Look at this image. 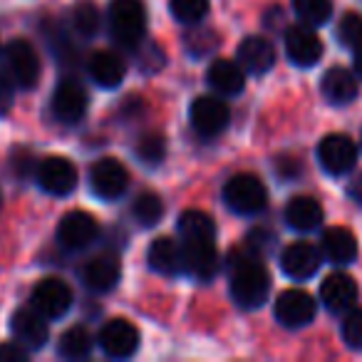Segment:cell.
<instances>
[{
  "instance_id": "cell-37",
  "label": "cell",
  "mask_w": 362,
  "mask_h": 362,
  "mask_svg": "<svg viewBox=\"0 0 362 362\" xmlns=\"http://www.w3.org/2000/svg\"><path fill=\"white\" fill-rule=\"evenodd\" d=\"M13 100H16V85H13V80L6 72H0V117L8 115V110L13 107Z\"/></svg>"
},
{
  "instance_id": "cell-31",
  "label": "cell",
  "mask_w": 362,
  "mask_h": 362,
  "mask_svg": "<svg viewBox=\"0 0 362 362\" xmlns=\"http://www.w3.org/2000/svg\"><path fill=\"white\" fill-rule=\"evenodd\" d=\"M293 11L305 25H325L332 16V0H293Z\"/></svg>"
},
{
  "instance_id": "cell-16",
  "label": "cell",
  "mask_w": 362,
  "mask_h": 362,
  "mask_svg": "<svg viewBox=\"0 0 362 362\" xmlns=\"http://www.w3.org/2000/svg\"><path fill=\"white\" fill-rule=\"evenodd\" d=\"M320 258H322L320 248H315L308 241H296L283 248L281 268L293 281H308V278L315 276L317 268H320Z\"/></svg>"
},
{
  "instance_id": "cell-21",
  "label": "cell",
  "mask_w": 362,
  "mask_h": 362,
  "mask_svg": "<svg viewBox=\"0 0 362 362\" xmlns=\"http://www.w3.org/2000/svg\"><path fill=\"white\" fill-rule=\"evenodd\" d=\"M320 253L335 266H347L357 258V238L350 228L345 226H330L322 231L320 238Z\"/></svg>"
},
{
  "instance_id": "cell-19",
  "label": "cell",
  "mask_w": 362,
  "mask_h": 362,
  "mask_svg": "<svg viewBox=\"0 0 362 362\" xmlns=\"http://www.w3.org/2000/svg\"><path fill=\"white\" fill-rule=\"evenodd\" d=\"M320 300L330 313H347L357 303V283L347 273H330L320 286Z\"/></svg>"
},
{
  "instance_id": "cell-2",
  "label": "cell",
  "mask_w": 362,
  "mask_h": 362,
  "mask_svg": "<svg viewBox=\"0 0 362 362\" xmlns=\"http://www.w3.org/2000/svg\"><path fill=\"white\" fill-rule=\"evenodd\" d=\"M268 291H271V278L256 258L233 263L231 298L236 300L238 308H246V310L261 308L268 298Z\"/></svg>"
},
{
  "instance_id": "cell-15",
  "label": "cell",
  "mask_w": 362,
  "mask_h": 362,
  "mask_svg": "<svg viewBox=\"0 0 362 362\" xmlns=\"http://www.w3.org/2000/svg\"><path fill=\"white\" fill-rule=\"evenodd\" d=\"M11 332L25 350H40L50 340V325L47 317L40 315L35 308H21L11 317Z\"/></svg>"
},
{
  "instance_id": "cell-3",
  "label": "cell",
  "mask_w": 362,
  "mask_h": 362,
  "mask_svg": "<svg viewBox=\"0 0 362 362\" xmlns=\"http://www.w3.org/2000/svg\"><path fill=\"white\" fill-rule=\"evenodd\" d=\"M223 202L231 211L241 214V216H256L266 209L268 204V192L266 184L258 179L256 174H233L223 187Z\"/></svg>"
},
{
  "instance_id": "cell-5",
  "label": "cell",
  "mask_w": 362,
  "mask_h": 362,
  "mask_svg": "<svg viewBox=\"0 0 362 362\" xmlns=\"http://www.w3.org/2000/svg\"><path fill=\"white\" fill-rule=\"evenodd\" d=\"M127 187H129V171L124 169L119 159H105L95 161L90 169V189L97 199L102 202H117L124 197Z\"/></svg>"
},
{
  "instance_id": "cell-13",
  "label": "cell",
  "mask_w": 362,
  "mask_h": 362,
  "mask_svg": "<svg viewBox=\"0 0 362 362\" xmlns=\"http://www.w3.org/2000/svg\"><path fill=\"white\" fill-rule=\"evenodd\" d=\"M189 117H192V127L202 136H216L228 127L231 112H228V105L223 100L204 95L194 100L192 110H189Z\"/></svg>"
},
{
  "instance_id": "cell-32",
  "label": "cell",
  "mask_w": 362,
  "mask_h": 362,
  "mask_svg": "<svg viewBox=\"0 0 362 362\" xmlns=\"http://www.w3.org/2000/svg\"><path fill=\"white\" fill-rule=\"evenodd\" d=\"M166 156V139L156 132H146L144 136H139L136 141V159L146 166L161 164Z\"/></svg>"
},
{
  "instance_id": "cell-7",
  "label": "cell",
  "mask_w": 362,
  "mask_h": 362,
  "mask_svg": "<svg viewBox=\"0 0 362 362\" xmlns=\"http://www.w3.org/2000/svg\"><path fill=\"white\" fill-rule=\"evenodd\" d=\"M37 187L50 197H67L77 187V166L65 156H47L35 166Z\"/></svg>"
},
{
  "instance_id": "cell-29",
  "label": "cell",
  "mask_w": 362,
  "mask_h": 362,
  "mask_svg": "<svg viewBox=\"0 0 362 362\" xmlns=\"http://www.w3.org/2000/svg\"><path fill=\"white\" fill-rule=\"evenodd\" d=\"M179 233L181 238H216V226H214L211 216L192 209L179 216Z\"/></svg>"
},
{
  "instance_id": "cell-25",
  "label": "cell",
  "mask_w": 362,
  "mask_h": 362,
  "mask_svg": "<svg viewBox=\"0 0 362 362\" xmlns=\"http://www.w3.org/2000/svg\"><path fill=\"white\" fill-rule=\"evenodd\" d=\"M206 80L218 95L236 97V95H241L243 87H246V70H243L238 62L216 60V62H211V67H209Z\"/></svg>"
},
{
  "instance_id": "cell-22",
  "label": "cell",
  "mask_w": 362,
  "mask_h": 362,
  "mask_svg": "<svg viewBox=\"0 0 362 362\" xmlns=\"http://www.w3.org/2000/svg\"><path fill=\"white\" fill-rule=\"evenodd\" d=\"M146 263L159 276H179L184 273V251L174 238H154L146 251Z\"/></svg>"
},
{
  "instance_id": "cell-8",
  "label": "cell",
  "mask_w": 362,
  "mask_h": 362,
  "mask_svg": "<svg viewBox=\"0 0 362 362\" xmlns=\"http://www.w3.org/2000/svg\"><path fill=\"white\" fill-rule=\"evenodd\" d=\"M100 236V223L87 211H70L57 223V243L67 251H85Z\"/></svg>"
},
{
  "instance_id": "cell-42",
  "label": "cell",
  "mask_w": 362,
  "mask_h": 362,
  "mask_svg": "<svg viewBox=\"0 0 362 362\" xmlns=\"http://www.w3.org/2000/svg\"><path fill=\"white\" fill-rule=\"evenodd\" d=\"M0 204H3V194H0Z\"/></svg>"
},
{
  "instance_id": "cell-30",
  "label": "cell",
  "mask_w": 362,
  "mask_h": 362,
  "mask_svg": "<svg viewBox=\"0 0 362 362\" xmlns=\"http://www.w3.org/2000/svg\"><path fill=\"white\" fill-rule=\"evenodd\" d=\"M72 28H75V33L82 37H95L97 33H100L102 16L95 3L82 0V3H77V6L72 8Z\"/></svg>"
},
{
  "instance_id": "cell-10",
  "label": "cell",
  "mask_w": 362,
  "mask_h": 362,
  "mask_svg": "<svg viewBox=\"0 0 362 362\" xmlns=\"http://www.w3.org/2000/svg\"><path fill=\"white\" fill-rule=\"evenodd\" d=\"M317 159L320 166L332 176H342L355 169L357 146L347 134H327L317 144Z\"/></svg>"
},
{
  "instance_id": "cell-24",
  "label": "cell",
  "mask_w": 362,
  "mask_h": 362,
  "mask_svg": "<svg viewBox=\"0 0 362 362\" xmlns=\"http://www.w3.org/2000/svg\"><path fill=\"white\" fill-rule=\"evenodd\" d=\"M320 90H322V97H325L330 105L342 107L355 100L360 87H357V80L350 70H345V67H330V70L322 75Z\"/></svg>"
},
{
  "instance_id": "cell-4",
  "label": "cell",
  "mask_w": 362,
  "mask_h": 362,
  "mask_svg": "<svg viewBox=\"0 0 362 362\" xmlns=\"http://www.w3.org/2000/svg\"><path fill=\"white\" fill-rule=\"evenodd\" d=\"M3 60H6V75L13 80V85L21 87V90H33V87L40 82V55H37L35 45L23 37L8 42L6 52H3Z\"/></svg>"
},
{
  "instance_id": "cell-28",
  "label": "cell",
  "mask_w": 362,
  "mask_h": 362,
  "mask_svg": "<svg viewBox=\"0 0 362 362\" xmlns=\"http://www.w3.org/2000/svg\"><path fill=\"white\" fill-rule=\"evenodd\" d=\"M132 216L136 218V223L144 228H151L161 221L164 216V202L159 194L154 192H141L139 197L132 202Z\"/></svg>"
},
{
  "instance_id": "cell-40",
  "label": "cell",
  "mask_w": 362,
  "mask_h": 362,
  "mask_svg": "<svg viewBox=\"0 0 362 362\" xmlns=\"http://www.w3.org/2000/svg\"><path fill=\"white\" fill-rule=\"evenodd\" d=\"M347 197L362 206V174H357L355 179H350V184H347Z\"/></svg>"
},
{
  "instance_id": "cell-41",
  "label": "cell",
  "mask_w": 362,
  "mask_h": 362,
  "mask_svg": "<svg viewBox=\"0 0 362 362\" xmlns=\"http://www.w3.org/2000/svg\"><path fill=\"white\" fill-rule=\"evenodd\" d=\"M355 70H357V75L362 77V45L355 47Z\"/></svg>"
},
{
  "instance_id": "cell-1",
  "label": "cell",
  "mask_w": 362,
  "mask_h": 362,
  "mask_svg": "<svg viewBox=\"0 0 362 362\" xmlns=\"http://www.w3.org/2000/svg\"><path fill=\"white\" fill-rule=\"evenodd\" d=\"M107 25L117 45L124 50H136L146 35V11L141 0H112Z\"/></svg>"
},
{
  "instance_id": "cell-26",
  "label": "cell",
  "mask_w": 362,
  "mask_h": 362,
  "mask_svg": "<svg viewBox=\"0 0 362 362\" xmlns=\"http://www.w3.org/2000/svg\"><path fill=\"white\" fill-rule=\"evenodd\" d=\"M286 223L293 231H315L322 223V206L313 197H293L286 206Z\"/></svg>"
},
{
  "instance_id": "cell-35",
  "label": "cell",
  "mask_w": 362,
  "mask_h": 362,
  "mask_svg": "<svg viewBox=\"0 0 362 362\" xmlns=\"http://www.w3.org/2000/svg\"><path fill=\"white\" fill-rule=\"evenodd\" d=\"M340 335L347 347L352 350H362V308H350L342 320Z\"/></svg>"
},
{
  "instance_id": "cell-18",
  "label": "cell",
  "mask_w": 362,
  "mask_h": 362,
  "mask_svg": "<svg viewBox=\"0 0 362 362\" xmlns=\"http://www.w3.org/2000/svg\"><path fill=\"white\" fill-rule=\"evenodd\" d=\"M82 283L85 288H90L92 293H110L117 288L122 278V266L119 258L112 256V253H100V256H92L90 261L82 266Z\"/></svg>"
},
{
  "instance_id": "cell-17",
  "label": "cell",
  "mask_w": 362,
  "mask_h": 362,
  "mask_svg": "<svg viewBox=\"0 0 362 362\" xmlns=\"http://www.w3.org/2000/svg\"><path fill=\"white\" fill-rule=\"evenodd\" d=\"M286 52L298 67H313L322 57V42L310 25H291L286 30Z\"/></svg>"
},
{
  "instance_id": "cell-38",
  "label": "cell",
  "mask_w": 362,
  "mask_h": 362,
  "mask_svg": "<svg viewBox=\"0 0 362 362\" xmlns=\"http://www.w3.org/2000/svg\"><path fill=\"white\" fill-rule=\"evenodd\" d=\"M30 350L21 345L18 340H11V342H3L0 345V360H13V362H25Z\"/></svg>"
},
{
  "instance_id": "cell-6",
  "label": "cell",
  "mask_w": 362,
  "mask_h": 362,
  "mask_svg": "<svg viewBox=\"0 0 362 362\" xmlns=\"http://www.w3.org/2000/svg\"><path fill=\"white\" fill-rule=\"evenodd\" d=\"M30 305L47 320H57L72 308V288L62 278H42L33 288Z\"/></svg>"
},
{
  "instance_id": "cell-14",
  "label": "cell",
  "mask_w": 362,
  "mask_h": 362,
  "mask_svg": "<svg viewBox=\"0 0 362 362\" xmlns=\"http://www.w3.org/2000/svg\"><path fill=\"white\" fill-rule=\"evenodd\" d=\"M278 322L286 327H305L308 322H313L317 313V305L305 291L300 288H291V291H283L278 296L276 305H273Z\"/></svg>"
},
{
  "instance_id": "cell-27",
  "label": "cell",
  "mask_w": 362,
  "mask_h": 362,
  "mask_svg": "<svg viewBox=\"0 0 362 362\" xmlns=\"http://www.w3.org/2000/svg\"><path fill=\"white\" fill-rule=\"evenodd\" d=\"M92 345H95V340H92L90 330H87L85 325H72L60 335L57 352H60V357H65V360H85L92 352Z\"/></svg>"
},
{
  "instance_id": "cell-9",
  "label": "cell",
  "mask_w": 362,
  "mask_h": 362,
  "mask_svg": "<svg viewBox=\"0 0 362 362\" xmlns=\"http://www.w3.org/2000/svg\"><path fill=\"white\" fill-rule=\"evenodd\" d=\"M52 115L62 124H77L82 117L87 115V92L75 77H65L57 82L55 92H52Z\"/></svg>"
},
{
  "instance_id": "cell-33",
  "label": "cell",
  "mask_w": 362,
  "mask_h": 362,
  "mask_svg": "<svg viewBox=\"0 0 362 362\" xmlns=\"http://www.w3.org/2000/svg\"><path fill=\"white\" fill-rule=\"evenodd\" d=\"M171 16L184 25H199L209 13V0H169Z\"/></svg>"
},
{
  "instance_id": "cell-11",
  "label": "cell",
  "mask_w": 362,
  "mask_h": 362,
  "mask_svg": "<svg viewBox=\"0 0 362 362\" xmlns=\"http://www.w3.org/2000/svg\"><path fill=\"white\" fill-rule=\"evenodd\" d=\"M100 347L112 360H127L139 350V330L124 317L105 322L100 330Z\"/></svg>"
},
{
  "instance_id": "cell-39",
  "label": "cell",
  "mask_w": 362,
  "mask_h": 362,
  "mask_svg": "<svg viewBox=\"0 0 362 362\" xmlns=\"http://www.w3.org/2000/svg\"><path fill=\"white\" fill-rule=\"evenodd\" d=\"M276 171L281 179H298L300 176V161L296 156H281L276 164Z\"/></svg>"
},
{
  "instance_id": "cell-34",
  "label": "cell",
  "mask_w": 362,
  "mask_h": 362,
  "mask_svg": "<svg viewBox=\"0 0 362 362\" xmlns=\"http://www.w3.org/2000/svg\"><path fill=\"white\" fill-rule=\"evenodd\" d=\"M337 40L340 45L352 47L362 45V16L360 13H345L337 23Z\"/></svg>"
},
{
  "instance_id": "cell-20",
  "label": "cell",
  "mask_w": 362,
  "mask_h": 362,
  "mask_svg": "<svg viewBox=\"0 0 362 362\" xmlns=\"http://www.w3.org/2000/svg\"><path fill=\"white\" fill-rule=\"evenodd\" d=\"M238 65L248 75H266L276 65V47L263 35H248L238 45Z\"/></svg>"
},
{
  "instance_id": "cell-23",
  "label": "cell",
  "mask_w": 362,
  "mask_h": 362,
  "mask_svg": "<svg viewBox=\"0 0 362 362\" xmlns=\"http://www.w3.org/2000/svg\"><path fill=\"white\" fill-rule=\"evenodd\" d=\"M87 72H90L92 82L105 90H115V87L122 85L127 75V65L117 52L112 50H97L95 55L87 62Z\"/></svg>"
},
{
  "instance_id": "cell-12",
  "label": "cell",
  "mask_w": 362,
  "mask_h": 362,
  "mask_svg": "<svg viewBox=\"0 0 362 362\" xmlns=\"http://www.w3.org/2000/svg\"><path fill=\"white\" fill-rule=\"evenodd\" d=\"M184 271L197 281H211L218 271L216 238H184Z\"/></svg>"
},
{
  "instance_id": "cell-36",
  "label": "cell",
  "mask_w": 362,
  "mask_h": 362,
  "mask_svg": "<svg viewBox=\"0 0 362 362\" xmlns=\"http://www.w3.org/2000/svg\"><path fill=\"white\" fill-rule=\"evenodd\" d=\"M273 243H276V236H273V231H266V228H253L246 236V248L251 253H256V256L268 253L273 248Z\"/></svg>"
}]
</instances>
